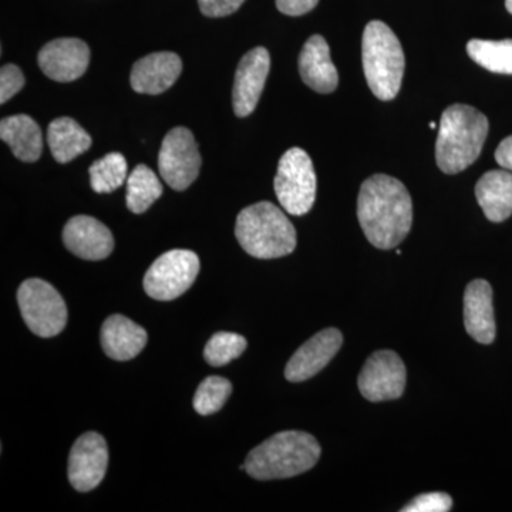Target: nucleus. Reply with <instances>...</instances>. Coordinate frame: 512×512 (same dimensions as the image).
Instances as JSON below:
<instances>
[{
	"label": "nucleus",
	"mask_w": 512,
	"mask_h": 512,
	"mask_svg": "<svg viewBox=\"0 0 512 512\" xmlns=\"http://www.w3.org/2000/svg\"><path fill=\"white\" fill-rule=\"evenodd\" d=\"M357 218L373 247L387 251L402 244L413 224V202L406 185L384 174L367 178L357 198Z\"/></svg>",
	"instance_id": "obj_1"
},
{
	"label": "nucleus",
	"mask_w": 512,
	"mask_h": 512,
	"mask_svg": "<svg viewBox=\"0 0 512 512\" xmlns=\"http://www.w3.org/2000/svg\"><path fill=\"white\" fill-rule=\"evenodd\" d=\"M318 440L305 431H282L255 447L245 460V471L255 480H284L306 473L318 464Z\"/></svg>",
	"instance_id": "obj_2"
},
{
	"label": "nucleus",
	"mask_w": 512,
	"mask_h": 512,
	"mask_svg": "<svg viewBox=\"0 0 512 512\" xmlns=\"http://www.w3.org/2000/svg\"><path fill=\"white\" fill-rule=\"evenodd\" d=\"M488 120L467 104L444 110L436 143V161L443 173L458 174L476 163L488 134Z\"/></svg>",
	"instance_id": "obj_3"
},
{
	"label": "nucleus",
	"mask_w": 512,
	"mask_h": 512,
	"mask_svg": "<svg viewBox=\"0 0 512 512\" xmlns=\"http://www.w3.org/2000/svg\"><path fill=\"white\" fill-rule=\"evenodd\" d=\"M235 235L242 249L258 259L282 258L296 248L295 227L281 208L268 201L239 212Z\"/></svg>",
	"instance_id": "obj_4"
},
{
	"label": "nucleus",
	"mask_w": 512,
	"mask_h": 512,
	"mask_svg": "<svg viewBox=\"0 0 512 512\" xmlns=\"http://www.w3.org/2000/svg\"><path fill=\"white\" fill-rule=\"evenodd\" d=\"M362 59L366 82L372 93L377 99L393 100L402 87L406 60L402 43L386 23L380 20L367 23L363 32Z\"/></svg>",
	"instance_id": "obj_5"
},
{
	"label": "nucleus",
	"mask_w": 512,
	"mask_h": 512,
	"mask_svg": "<svg viewBox=\"0 0 512 512\" xmlns=\"http://www.w3.org/2000/svg\"><path fill=\"white\" fill-rule=\"evenodd\" d=\"M274 187L279 204L288 214L302 217L312 210L316 200V174L306 151L298 147L286 151L279 160Z\"/></svg>",
	"instance_id": "obj_6"
},
{
	"label": "nucleus",
	"mask_w": 512,
	"mask_h": 512,
	"mask_svg": "<svg viewBox=\"0 0 512 512\" xmlns=\"http://www.w3.org/2000/svg\"><path fill=\"white\" fill-rule=\"evenodd\" d=\"M18 303L26 326L40 338H53L66 328V303L43 279H26L19 286Z\"/></svg>",
	"instance_id": "obj_7"
},
{
	"label": "nucleus",
	"mask_w": 512,
	"mask_h": 512,
	"mask_svg": "<svg viewBox=\"0 0 512 512\" xmlns=\"http://www.w3.org/2000/svg\"><path fill=\"white\" fill-rule=\"evenodd\" d=\"M200 274V258L188 249L165 252L148 268L144 289L156 301L180 298L194 284Z\"/></svg>",
	"instance_id": "obj_8"
},
{
	"label": "nucleus",
	"mask_w": 512,
	"mask_h": 512,
	"mask_svg": "<svg viewBox=\"0 0 512 512\" xmlns=\"http://www.w3.org/2000/svg\"><path fill=\"white\" fill-rule=\"evenodd\" d=\"M201 156L188 128L175 127L161 144L158 170L165 183L175 191H184L200 174Z\"/></svg>",
	"instance_id": "obj_9"
},
{
	"label": "nucleus",
	"mask_w": 512,
	"mask_h": 512,
	"mask_svg": "<svg viewBox=\"0 0 512 512\" xmlns=\"http://www.w3.org/2000/svg\"><path fill=\"white\" fill-rule=\"evenodd\" d=\"M406 379V366L400 356L393 350H379L366 360L357 386L369 402H389L402 396Z\"/></svg>",
	"instance_id": "obj_10"
},
{
	"label": "nucleus",
	"mask_w": 512,
	"mask_h": 512,
	"mask_svg": "<svg viewBox=\"0 0 512 512\" xmlns=\"http://www.w3.org/2000/svg\"><path fill=\"white\" fill-rule=\"evenodd\" d=\"M109 466V448L97 433L83 434L70 451L69 481L79 493H89L99 487Z\"/></svg>",
	"instance_id": "obj_11"
},
{
	"label": "nucleus",
	"mask_w": 512,
	"mask_h": 512,
	"mask_svg": "<svg viewBox=\"0 0 512 512\" xmlns=\"http://www.w3.org/2000/svg\"><path fill=\"white\" fill-rule=\"evenodd\" d=\"M269 69L271 56L265 47H255L242 57L232 89V104L238 117H248L254 113L264 92Z\"/></svg>",
	"instance_id": "obj_12"
},
{
	"label": "nucleus",
	"mask_w": 512,
	"mask_h": 512,
	"mask_svg": "<svg viewBox=\"0 0 512 512\" xmlns=\"http://www.w3.org/2000/svg\"><path fill=\"white\" fill-rule=\"evenodd\" d=\"M37 62L49 79L59 83L74 82L80 79L89 67L90 49L83 40L63 37L43 46Z\"/></svg>",
	"instance_id": "obj_13"
},
{
	"label": "nucleus",
	"mask_w": 512,
	"mask_h": 512,
	"mask_svg": "<svg viewBox=\"0 0 512 512\" xmlns=\"http://www.w3.org/2000/svg\"><path fill=\"white\" fill-rule=\"evenodd\" d=\"M342 343V332L338 329L329 328L316 333L289 360L285 367L286 380L299 383L318 375L338 355Z\"/></svg>",
	"instance_id": "obj_14"
},
{
	"label": "nucleus",
	"mask_w": 512,
	"mask_h": 512,
	"mask_svg": "<svg viewBox=\"0 0 512 512\" xmlns=\"http://www.w3.org/2000/svg\"><path fill=\"white\" fill-rule=\"evenodd\" d=\"M63 242L72 254L86 261H101L114 249L113 234L106 225L87 215H77L63 229Z\"/></svg>",
	"instance_id": "obj_15"
},
{
	"label": "nucleus",
	"mask_w": 512,
	"mask_h": 512,
	"mask_svg": "<svg viewBox=\"0 0 512 512\" xmlns=\"http://www.w3.org/2000/svg\"><path fill=\"white\" fill-rule=\"evenodd\" d=\"M183 72L180 56L173 52H158L138 60L131 70L130 82L134 92L161 94L167 92Z\"/></svg>",
	"instance_id": "obj_16"
},
{
	"label": "nucleus",
	"mask_w": 512,
	"mask_h": 512,
	"mask_svg": "<svg viewBox=\"0 0 512 512\" xmlns=\"http://www.w3.org/2000/svg\"><path fill=\"white\" fill-rule=\"evenodd\" d=\"M464 325L468 335L481 345L495 339L493 288L484 279H474L464 293Z\"/></svg>",
	"instance_id": "obj_17"
},
{
	"label": "nucleus",
	"mask_w": 512,
	"mask_h": 512,
	"mask_svg": "<svg viewBox=\"0 0 512 512\" xmlns=\"http://www.w3.org/2000/svg\"><path fill=\"white\" fill-rule=\"evenodd\" d=\"M299 73L303 83L320 94L335 92L339 74L330 57L328 42L320 35L309 37L299 55Z\"/></svg>",
	"instance_id": "obj_18"
},
{
	"label": "nucleus",
	"mask_w": 512,
	"mask_h": 512,
	"mask_svg": "<svg viewBox=\"0 0 512 512\" xmlns=\"http://www.w3.org/2000/svg\"><path fill=\"white\" fill-rule=\"evenodd\" d=\"M104 353L113 360L127 362L140 355L147 345V332L123 315L104 320L100 333Z\"/></svg>",
	"instance_id": "obj_19"
},
{
	"label": "nucleus",
	"mask_w": 512,
	"mask_h": 512,
	"mask_svg": "<svg viewBox=\"0 0 512 512\" xmlns=\"http://www.w3.org/2000/svg\"><path fill=\"white\" fill-rule=\"evenodd\" d=\"M476 197L487 220H508L512 215L511 171L493 170L485 173L476 185Z\"/></svg>",
	"instance_id": "obj_20"
},
{
	"label": "nucleus",
	"mask_w": 512,
	"mask_h": 512,
	"mask_svg": "<svg viewBox=\"0 0 512 512\" xmlns=\"http://www.w3.org/2000/svg\"><path fill=\"white\" fill-rule=\"evenodd\" d=\"M0 138L13 156L25 163H35L43 153V137L39 124L26 114L6 117L0 121Z\"/></svg>",
	"instance_id": "obj_21"
},
{
	"label": "nucleus",
	"mask_w": 512,
	"mask_h": 512,
	"mask_svg": "<svg viewBox=\"0 0 512 512\" xmlns=\"http://www.w3.org/2000/svg\"><path fill=\"white\" fill-rule=\"evenodd\" d=\"M47 143L57 163L67 164L92 147V137L70 117H59L47 128Z\"/></svg>",
	"instance_id": "obj_22"
},
{
	"label": "nucleus",
	"mask_w": 512,
	"mask_h": 512,
	"mask_svg": "<svg viewBox=\"0 0 512 512\" xmlns=\"http://www.w3.org/2000/svg\"><path fill=\"white\" fill-rule=\"evenodd\" d=\"M163 195V184L147 165H137L127 178V207L143 214Z\"/></svg>",
	"instance_id": "obj_23"
},
{
	"label": "nucleus",
	"mask_w": 512,
	"mask_h": 512,
	"mask_svg": "<svg viewBox=\"0 0 512 512\" xmlns=\"http://www.w3.org/2000/svg\"><path fill=\"white\" fill-rule=\"evenodd\" d=\"M471 59L488 72L512 74V40L473 39L467 43Z\"/></svg>",
	"instance_id": "obj_24"
},
{
	"label": "nucleus",
	"mask_w": 512,
	"mask_h": 512,
	"mask_svg": "<svg viewBox=\"0 0 512 512\" xmlns=\"http://www.w3.org/2000/svg\"><path fill=\"white\" fill-rule=\"evenodd\" d=\"M90 184L97 194H109L126 183L128 167L126 158L120 153H110L94 161L89 170Z\"/></svg>",
	"instance_id": "obj_25"
},
{
	"label": "nucleus",
	"mask_w": 512,
	"mask_h": 512,
	"mask_svg": "<svg viewBox=\"0 0 512 512\" xmlns=\"http://www.w3.org/2000/svg\"><path fill=\"white\" fill-rule=\"evenodd\" d=\"M231 393L232 384L229 380L218 376L207 377L195 393V412L201 416H211V414L220 412Z\"/></svg>",
	"instance_id": "obj_26"
},
{
	"label": "nucleus",
	"mask_w": 512,
	"mask_h": 512,
	"mask_svg": "<svg viewBox=\"0 0 512 512\" xmlns=\"http://www.w3.org/2000/svg\"><path fill=\"white\" fill-rule=\"evenodd\" d=\"M248 343L244 336L237 333H215L204 349V359L208 365L221 367L237 359L247 349Z\"/></svg>",
	"instance_id": "obj_27"
},
{
	"label": "nucleus",
	"mask_w": 512,
	"mask_h": 512,
	"mask_svg": "<svg viewBox=\"0 0 512 512\" xmlns=\"http://www.w3.org/2000/svg\"><path fill=\"white\" fill-rule=\"evenodd\" d=\"M453 508V500L446 493H427L410 501L403 512H447Z\"/></svg>",
	"instance_id": "obj_28"
},
{
	"label": "nucleus",
	"mask_w": 512,
	"mask_h": 512,
	"mask_svg": "<svg viewBox=\"0 0 512 512\" xmlns=\"http://www.w3.org/2000/svg\"><path fill=\"white\" fill-rule=\"evenodd\" d=\"M25 86V76L15 64H6L0 70V103L12 99Z\"/></svg>",
	"instance_id": "obj_29"
},
{
	"label": "nucleus",
	"mask_w": 512,
	"mask_h": 512,
	"mask_svg": "<svg viewBox=\"0 0 512 512\" xmlns=\"http://www.w3.org/2000/svg\"><path fill=\"white\" fill-rule=\"evenodd\" d=\"M245 0H198L202 15L208 18H225L237 12Z\"/></svg>",
	"instance_id": "obj_30"
},
{
	"label": "nucleus",
	"mask_w": 512,
	"mask_h": 512,
	"mask_svg": "<svg viewBox=\"0 0 512 512\" xmlns=\"http://www.w3.org/2000/svg\"><path fill=\"white\" fill-rule=\"evenodd\" d=\"M319 0H276L279 12L288 16H302L316 8Z\"/></svg>",
	"instance_id": "obj_31"
},
{
	"label": "nucleus",
	"mask_w": 512,
	"mask_h": 512,
	"mask_svg": "<svg viewBox=\"0 0 512 512\" xmlns=\"http://www.w3.org/2000/svg\"><path fill=\"white\" fill-rule=\"evenodd\" d=\"M495 160L504 170L512 171V136L504 138L495 151Z\"/></svg>",
	"instance_id": "obj_32"
},
{
	"label": "nucleus",
	"mask_w": 512,
	"mask_h": 512,
	"mask_svg": "<svg viewBox=\"0 0 512 512\" xmlns=\"http://www.w3.org/2000/svg\"><path fill=\"white\" fill-rule=\"evenodd\" d=\"M505 8H507L508 12L512 15V0H505Z\"/></svg>",
	"instance_id": "obj_33"
},
{
	"label": "nucleus",
	"mask_w": 512,
	"mask_h": 512,
	"mask_svg": "<svg viewBox=\"0 0 512 512\" xmlns=\"http://www.w3.org/2000/svg\"><path fill=\"white\" fill-rule=\"evenodd\" d=\"M436 127H437V124L434 123V121H433V123H430V128H433V130H434V128H436Z\"/></svg>",
	"instance_id": "obj_34"
}]
</instances>
